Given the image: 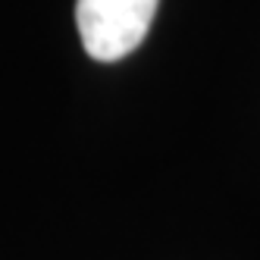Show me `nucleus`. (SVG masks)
<instances>
[{
    "label": "nucleus",
    "mask_w": 260,
    "mask_h": 260,
    "mask_svg": "<svg viewBox=\"0 0 260 260\" xmlns=\"http://www.w3.org/2000/svg\"><path fill=\"white\" fill-rule=\"evenodd\" d=\"M160 0H76V25L88 57L116 63L128 57L154 22Z\"/></svg>",
    "instance_id": "obj_1"
}]
</instances>
